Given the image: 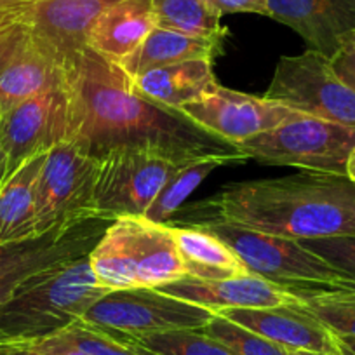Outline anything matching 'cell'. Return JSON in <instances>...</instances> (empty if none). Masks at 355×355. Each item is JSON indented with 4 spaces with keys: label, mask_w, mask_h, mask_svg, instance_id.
I'll return each instance as SVG.
<instances>
[{
    "label": "cell",
    "mask_w": 355,
    "mask_h": 355,
    "mask_svg": "<svg viewBox=\"0 0 355 355\" xmlns=\"http://www.w3.org/2000/svg\"><path fill=\"white\" fill-rule=\"evenodd\" d=\"M235 148L263 164L347 176L348 159L355 152V125L302 115Z\"/></svg>",
    "instance_id": "8992f818"
},
{
    "label": "cell",
    "mask_w": 355,
    "mask_h": 355,
    "mask_svg": "<svg viewBox=\"0 0 355 355\" xmlns=\"http://www.w3.org/2000/svg\"><path fill=\"white\" fill-rule=\"evenodd\" d=\"M157 26L207 39H221L228 30L211 0H152Z\"/></svg>",
    "instance_id": "cb8c5ba5"
},
{
    "label": "cell",
    "mask_w": 355,
    "mask_h": 355,
    "mask_svg": "<svg viewBox=\"0 0 355 355\" xmlns=\"http://www.w3.org/2000/svg\"><path fill=\"white\" fill-rule=\"evenodd\" d=\"M265 96L310 117L355 125V91L334 73L317 51L282 56Z\"/></svg>",
    "instance_id": "9c48e42d"
},
{
    "label": "cell",
    "mask_w": 355,
    "mask_h": 355,
    "mask_svg": "<svg viewBox=\"0 0 355 355\" xmlns=\"http://www.w3.org/2000/svg\"><path fill=\"white\" fill-rule=\"evenodd\" d=\"M9 178H11V174H9L8 160H6L4 152L0 148V190H2V187H4V183L8 182Z\"/></svg>",
    "instance_id": "d6a6232c"
},
{
    "label": "cell",
    "mask_w": 355,
    "mask_h": 355,
    "mask_svg": "<svg viewBox=\"0 0 355 355\" xmlns=\"http://www.w3.org/2000/svg\"><path fill=\"white\" fill-rule=\"evenodd\" d=\"M206 334L223 343L235 355H288V350L223 315H214L202 327Z\"/></svg>",
    "instance_id": "484cf974"
},
{
    "label": "cell",
    "mask_w": 355,
    "mask_h": 355,
    "mask_svg": "<svg viewBox=\"0 0 355 355\" xmlns=\"http://www.w3.org/2000/svg\"><path fill=\"white\" fill-rule=\"evenodd\" d=\"M218 315L281 345L286 350L340 354L336 336L300 303L268 309H232Z\"/></svg>",
    "instance_id": "9a60e30c"
},
{
    "label": "cell",
    "mask_w": 355,
    "mask_h": 355,
    "mask_svg": "<svg viewBox=\"0 0 355 355\" xmlns=\"http://www.w3.org/2000/svg\"><path fill=\"white\" fill-rule=\"evenodd\" d=\"M101 288L159 289L187 277L173 228L145 216L115 218L87 254Z\"/></svg>",
    "instance_id": "277c9868"
},
{
    "label": "cell",
    "mask_w": 355,
    "mask_h": 355,
    "mask_svg": "<svg viewBox=\"0 0 355 355\" xmlns=\"http://www.w3.org/2000/svg\"><path fill=\"white\" fill-rule=\"evenodd\" d=\"M213 63V60L197 58L164 64L131 78V85L145 100L180 112L216 87Z\"/></svg>",
    "instance_id": "e0dca14e"
},
{
    "label": "cell",
    "mask_w": 355,
    "mask_h": 355,
    "mask_svg": "<svg viewBox=\"0 0 355 355\" xmlns=\"http://www.w3.org/2000/svg\"><path fill=\"white\" fill-rule=\"evenodd\" d=\"M288 355H341V354H322V352H306V350H288Z\"/></svg>",
    "instance_id": "8d00e7d4"
},
{
    "label": "cell",
    "mask_w": 355,
    "mask_h": 355,
    "mask_svg": "<svg viewBox=\"0 0 355 355\" xmlns=\"http://www.w3.org/2000/svg\"><path fill=\"white\" fill-rule=\"evenodd\" d=\"M32 274L33 272H18V274H9L0 277V306L4 305V303L11 298L12 293L16 291V288Z\"/></svg>",
    "instance_id": "4dcf8cb0"
},
{
    "label": "cell",
    "mask_w": 355,
    "mask_h": 355,
    "mask_svg": "<svg viewBox=\"0 0 355 355\" xmlns=\"http://www.w3.org/2000/svg\"><path fill=\"white\" fill-rule=\"evenodd\" d=\"M107 293L87 254L33 272L0 306V347L21 348L60 333Z\"/></svg>",
    "instance_id": "3957f363"
},
{
    "label": "cell",
    "mask_w": 355,
    "mask_h": 355,
    "mask_svg": "<svg viewBox=\"0 0 355 355\" xmlns=\"http://www.w3.org/2000/svg\"><path fill=\"white\" fill-rule=\"evenodd\" d=\"M46 153L26 160L0 190V245L39 239L35 213L37 180Z\"/></svg>",
    "instance_id": "ffe728a7"
},
{
    "label": "cell",
    "mask_w": 355,
    "mask_h": 355,
    "mask_svg": "<svg viewBox=\"0 0 355 355\" xmlns=\"http://www.w3.org/2000/svg\"><path fill=\"white\" fill-rule=\"evenodd\" d=\"M155 26L152 0H121L94 21L85 47L105 60L119 63L135 53Z\"/></svg>",
    "instance_id": "ac0fdd59"
},
{
    "label": "cell",
    "mask_w": 355,
    "mask_h": 355,
    "mask_svg": "<svg viewBox=\"0 0 355 355\" xmlns=\"http://www.w3.org/2000/svg\"><path fill=\"white\" fill-rule=\"evenodd\" d=\"M300 242L355 282V234Z\"/></svg>",
    "instance_id": "83f0119b"
},
{
    "label": "cell",
    "mask_w": 355,
    "mask_h": 355,
    "mask_svg": "<svg viewBox=\"0 0 355 355\" xmlns=\"http://www.w3.org/2000/svg\"><path fill=\"white\" fill-rule=\"evenodd\" d=\"M329 61L338 78L355 91V30L345 37L340 49Z\"/></svg>",
    "instance_id": "f1b7e54d"
},
{
    "label": "cell",
    "mask_w": 355,
    "mask_h": 355,
    "mask_svg": "<svg viewBox=\"0 0 355 355\" xmlns=\"http://www.w3.org/2000/svg\"><path fill=\"white\" fill-rule=\"evenodd\" d=\"M216 313L157 289H119L98 300L82 319L138 336L176 329H202Z\"/></svg>",
    "instance_id": "30bf717a"
},
{
    "label": "cell",
    "mask_w": 355,
    "mask_h": 355,
    "mask_svg": "<svg viewBox=\"0 0 355 355\" xmlns=\"http://www.w3.org/2000/svg\"><path fill=\"white\" fill-rule=\"evenodd\" d=\"M0 355H28V354H26V352L12 350V348H2V347H0Z\"/></svg>",
    "instance_id": "74e56055"
},
{
    "label": "cell",
    "mask_w": 355,
    "mask_h": 355,
    "mask_svg": "<svg viewBox=\"0 0 355 355\" xmlns=\"http://www.w3.org/2000/svg\"><path fill=\"white\" fill-rule=\"evenodd\" d=\"M121 0H35L21 6L23 19L37 42L60 64L85 47L98 18Z\"/></svg>",
    "instance_id": "4fadbf2b"
},
{
    "label": "cell",
    "mask_w": 355,
    "mask_h": 355,
    "mask_svg": "<svg viewBox=\"0 0 355 355\" xmlns=\"http://www.w3.org/2000/svg\"><path fill=\"white\" fill-rule=\"evenodd\" d=\"M12 350L30 352L35 355H51L58 352H77L82 355H155L136 343L131 334L108 329L87 322L85 319L75 320L46 340Z\"/></svg>",
    "instance_id": "7402d4cb"
},
{
    "label": "cell",
    "mask_w": 355,
    "mask_h": 355,
    "mask_svg": "<svg viewBox=\"0 0 355 355\" xmlns=\"http://www.w3.org/2000/svg\"><path fill=\"white\" fill-rule=\"evenodd\" d=\"M331 296L338 300H343V302H350L355 303V291H347V293H329Z\"/></svg>",
    "instance_id": "e575fe53"
},
{
    "label": "cell",
    "mask_w": 355,
    "mask_h": 355,
    "mask_svg": "<svg viewBox=\"0 0 355 355\" xmlns=\"http://www.w3.org/2000/svg\"><path fill=\"white\" fill-rule=\"evenodd\" d=\"M221 16L223 15H261L268 16V0H211Z\"/></svg>",
    "instance_id": "f546056e"
},
{
    "label": "cell",
    "mask_w": 355,
    "mask_h": 355,
    "mask_svg": "<svg viewBox=\"0 0 355 355\" xmlns=\"http://www.w3.org/2000/svg\"><path fill=\"white\" fill-rule=\"evenodd\" d=\"M155 355H235L202 329H176L132 336Z\"/></svg>",
    "instance_id": "d4e9b609"
},
{
    "label": "cell",
    "mask_w": 355,
    "mask_h": 355,
    "mask_svg": "<svg viewBox=\"0 0 355 355\" xmlns=\"http://www.w3.org/2000/svg\"><path fill=\"white\" fill-rule=\"evenodd\" d=\"M183 164L141 146H122L100 159L93 209L98 218L145 216L164 183Z\"/></svg>",
    "instance_id": "ba28073f"
},
{
    "label": "cell",
    "mask_w": 355,
    "mask_h": 355,
    "mask_svg": "<svg viewBox=\"0 0 355 355\" xmlns=\"http://www.w3.org/2000/svg\"><path fill=\"white\" fill-rule=\"evenodd\" d=\"M334 336H336L338 350L341 355H355V338L340 336V334H334Z\"/></svg>",
    "instance_id": "1f68e13d"
},
{
    "label": "cell",
    "mask_w": 355,
    "mask_h": 355,
    "mask_svg": "<svg viewBox=\"0 0 355 355\" xmlns=\"http://www.w3.org/2000/svg\"><path fill=\"white\" fill-rule=\"evenodd\" d=\"M245 159L248 157L244 153H216V155H206L189 164H183L164 183L159 196L155 197V200L146 209L145 218L153 221V223H171V218L182 209L185 200L196 192L197 187L213 171H216L221 166H227V164L242 162Z\"/></svg>",
    "instance_id": "603a6c76"
},
{
    "label": "cell",
    "mask_w": 355,
    "mask_h": 355,
    "mask_svg": "<svg viewBox=\"0 0 355 355\" xmlns=\"http://www.w3.org/2000/svg\"><path fill=\"white\" fill-rule=\"evenodd\" d=\"M206 220L309 241L355 234V183L343 174L303 173L228 183L197 206Z\"/></svg>",
    "instance_id": "7a4b0ae2"
},
{
    "label": "cell",
    "mask_w": 355,
    "mask_h": 355,
    "mask_svg": "<svg viewBox=\"0 0 355 355\" xmlns=\"http://www.w3.org/2000/svg\"><path fill=\"white\" fill-rule=\"evenodd\" d=\"M169 227L185 261L187 277L216 281L251 274L237 252L213 232L197 223L187 227L169 223Z\"/></svg>",
    "instance_id": "44dd1931"
},
{
    "label": "cell",
    "mask_w": 355,
    "mask_h": 355,
    "mask_svg": "<svg viewBox=\"0 0 355 355\" xmlns=\"http://www.w3.org/2000/svg\"><path fill=\"white\" fill-rule=\"evenodd\" d=\"M223 42L225 40L221 39H207V37H197L155 26L143 40L141 46L117 64L129 78H135L152 68L180 63V61L197 60V58L214 61L223 51Z\"/></svg>",
    "instance_id": "d6986e66"
},
{
    "label": "cell",
    "mask_w": 355,
    "mask_h": 355,
    "mask_svg": "<svg viewBox=\"0 0 355 355\" xmlns=\"http://www.w3.org/2000/svg\"><path fill=\"white\" fill-rule=\"evenodd\" d=\"M347 176L350 178L352 182L355 183V152L352 153L350 159H348V166H347Z\"/></svg>",
    "instance_id": "d590c367"
},
{
    "label": "cell",
    "mask_w": 355,
    "mask_h": 355,
    "mask_svg": "<svg viewBox=\"0 0 355 355\" xmlns=\"http://www.w3.org/2000/svg\"><path fill=\"white\" fill-rule=\"evenodd\" d=\"M157 291L202 306L216 315L223 310L232 309H268L300 303L298 296L293 295L284 286L266 281L254 274L216 281L183 277L162 286Z\"/></svg>",
    "instance_id": "5bb4252c"
},
{
    "label": "cell",
    "mask_w": 355,
    "mask_h": 355,
    "mask_svg": "<svg viewBox=\"0 0 355 355\" xmlns=\"http://www.w3.org/2000/svg\"><path fill=\"white\" fill-rule=\"evenodd\" d=\"M61 136L63 98L60 82L0 114V148L11 176L26 160L60 143Z\"/></svg>",
    "instance_id": "7c38bea8"
},
{
    "label": "cell",
    "mask_w": 355,
    "mask_h": 355,
    "mask_svg": "<svg viewBox=\"0 0 355 355\" xmlns=\"http://www.w3.org/2000/svg\"><path fill=\"white\" fill-rule=\"evenodd\" d=\"M35 0H0V9H9V8H18V6L32 4Z\"/></svg>",
    "instance_id": "836d02e7"
},
{
    "label": "cell",
    "mask_w": 355,
    "mask_h": 355,
    "mask_svg": "<svg viewBox=\"0 0 355 355\" xmlns=\"http://www.w3.org/2000/svg\"><path fill=\"white\" fill-rule=\"evenodd\" d=\"M197 225L223 239L251 274L284 286L300 302L329 293L355 291L352 279L295 239L263 234L220 220Z\"/></svg>",
    "instance_id": "5b68a950"
},
{
    "label": "cell",
    "mask_w": 355,
    "mask_h": 355,
    "mask_svg": "<svg viewBox=\"0 0 355 355\" xmlns=\"http://www.w3.org/2000/svg\"><path fill=\"white\" fill-rule=\"evenodd\" d=\"M268 18L295 30L312 51L333 58L355 30V0H268Z\"/></svg>",
    "instance_id": "2e32d148"
},
{
    "label": "cell",
    "mask_w": 355,
    "mask_h": 355,
    "mask_svg": "<svg viewBox=\"0 0 355 355\" xmlns=\"http://www.w3.org/2000/svg\"><path fill=\"white\" fill-rule=\"evenodd\" d=\"M63 136L101 159L122 146L155 150L178 164L216 153H242L178 110L139 96L131 78L94 51H78L61 67Z\"/></svg>",
    "instance_id": "6da1fadb"
},
{
    "label": "cell",
    "mask_w": 355,
    "mask_h": 355,
    "mask_svg": "<svg viewBox=\"0 0 355 355\" xmlns=\"http://www.w3.org/2000/svg\"><path fill=\"white\" fill-rule=\"evenodd\" d=\"M302 305L334 334L355 338V303L343 302L331 295H319L303 300Z\"/></svg>",
    "instance_id": "4316f807"
},
{
    "label": "cell",
    "mask_w": 355,
    "mask_h": 355,
    "mask_svg": "<svg viewBox=\"0 0 355 355\" xmlns=\"http://www.w3.org/2000/svg\"><path fill=\"white\" fill-rule=\"evenodd\" d=\"M180 112L200 129L234 146L303 115L266 96L245 94L220 84Z\"/></svg>",
    "instance_id": "8fae6325"
},
{
    "label": "cell",
    "mask_w": 355,
    "mask_h": 355,
    "mask_svg": "<svg viewBox=\"0 0 355 355\" xmlns=\"http://www.w3.org/2000/svg\"><path fill=\"white\" fill-rule=\"evenodd\" d=\"M100 159L73 141H60L46 153L37 180V235L73 227L91 218Z\"/></svg>",
    "instance_id": "52a82bcc"
},
{
    "label": "cell",
    "mask_w": 355,
    "mask_h": 355,
    "mask_svg": "<svg viewBox=\"0 0 355 355\" xmlns=\"http://www.w3.org/2000/svg\"><path fill=\"white\" fill-rule=\"evenodd\" d=\"M28 355H35V354H30V352H26ZM51 355H82V354H77V352H58V354H51Z\"/></svg>",
    "instance_id": "f35d334b"
}]
</instances>
